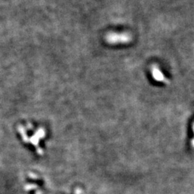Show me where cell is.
<instances>
[{
  "instance_id": "cell-1",
  "label": "cell",
  "mask_w": 194,
  "mask_h": 194,
  "mask_svg": "<svg viewBox=\"0 0 194 194\" xmlns=\"http://www.w3.org/2000/svg\"><path fill=\"white\" fill-rule=\"evenodd\" d=\"M106 40L112 45L125 44L130 41L131 36L127 33H112L107 35Z\"/></svg>"
}]
</instances>
